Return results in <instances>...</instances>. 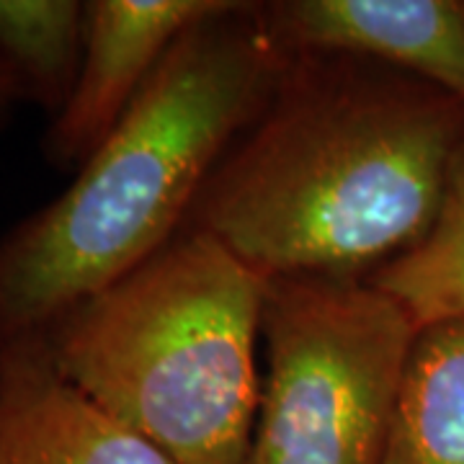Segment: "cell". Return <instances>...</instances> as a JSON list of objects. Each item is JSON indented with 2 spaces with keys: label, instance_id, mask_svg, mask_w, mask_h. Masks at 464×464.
<instances>
[{
  "label": "cell",
  "instance_id": "obj_10",
  "mask_svg": "<svg viewBox=\"0 0 464 464\" xmlns=\"http://www.w3.org/2000/svg\"><path fill=\"white\" fill-rule=\"evenodd\" d=\"M369 284L398 299L418 328L464 317V152L431 230Z\"/></svg>",
  "mask_w": 464,
  "mask_h": 464
},
{
  "label": "cell",
  "instance_id": "obj_7",
  "mask_svg": "<svg viewBox=\"0 0 464 464\" xmlns=\"http://www.w3.org/2000/svg\"><path fill=\"white\" fill-rule=\"evenodd\" d=\"M0 464H173L57 369L42 333L0 356Z\"/></svg>",
  "mask_w": 464,
  "mask_h": 464
},
{
  "label": "cell",
  "instance_id": "obj_3",
  "mask_svg": "<svg viewBox=\"0 0 464 464\" xmlns=\"http://www.w3.org/2000/svg\"><path fill=\"white\" fill-rule=\"evenodd\" d=\"M268 279L209 232H179L50 323L57 369L173 464H246Z\"/></svg>",
  "mask_w": 464,
  "mask_h": 464
},
{
  "label": "cell",
  "instance_id": "obj_2",
  "mask_svg": "<svg viewBox=\"0 0 464 464\" xmlns=\"http://www.w3.org/2000/svg\"><path fill=\"white\" fill-rule=\"evenodd\" d=\"M286 57L246 3L181 34L78 179L0 240V333L44 331L166 248Z\"/></svg>",
  "mask_w": 464,
  "mask_h": 464
},
{
  "label": "cell",
  "instance_id": "obj_12",
  "mask_svg": "<svg viewBox=\"0 0 464 464\" xmlns=\"http://www.w3.org/2000/svg\"><path fill=\"white\" fill-rule=\"evenodd\" d=\"M5 341H8V338H5V335L0 333V356H3V348H5Z\"/></svg>",
  "mask_w": 464,
  "mask_h": 464
},
{
  "label": "cell",
  "instance_id": "obj_1",
  "mask_svg": "<svg viewBox=\"0 0 464 464\" xmlns=\"http://www.w3.org/2000/svg\"><path fill=\"white\" fill-rule=\"evenodd\" d=\"M462 152L464 106L444 91L297 52L204 183L191 227L266 279L369 282L431 230Z\"/></svg>",
  "mask_w": 464,
  "mask_h": 464
},
{
  "label": "cell",
  "instance_id": "obj_11",
  "mask_svg": "<svg viewBox=\"0 0 464 464\" xmlns=\"http://www.w3.org/2000/svg\"><path fill=\"white\" fill-rule=\"evenodd\" d=\"M18 99H21V88H18L16 78L8 72V67L0 63V119L11 109V103Z\"/></svg>",
  "mask_w": 464,
  "mask_h": 464
},
{
  "label": "cell",
  "instance_id": "obj_6",
  "mask_svg": "<svg viewBox=\"0 0 464 464\" xmlns=\"http://www.w3.org/2000/svg\"><path fill=\"white\" fill-rule=\"evenodd\" d=\"M261 18L286 54L374 60L464 106V0H286Z\"/></svg>",
  "mask_w": 464,
  "mask_h": 464
},
{
  "label": "cell",
  "instance_id": "obj_8",
  "mask_svg": "<svg viewBox=\"0 0 464 464\" xmlns=\"http://www.w3.org/2000/svg\"><path fill=\"white\" fill-rule=\"evenodd\" d=\"M384 464H464V317L418 328Z\"/></svg>",
  "mask_w": 464,
  "mask_h": 464
},
{
  "label": "cell",
  "instance_id": "obj_4",
  "mask_svg": "<svg viewBox=\"0 0 464 464\" xmlns=\"http://www.w3.org/2000/svg\"><path fill=\"white\" fill-rule=\"evenodd\" d=\"M268 377L246 464H384L418 325L369 282L268 279Z\"/></svg>",
  "mask_w": 464,
  "mask_h": 464
},
{
  "label": "cell",
  "instance_id": "obj_9",
  "mask_svg": "<svg viewBox=\"0 0 464 464\" xmlns=\"http://www.w3.org/2000/svg\"><path fill=\"white\" fill-rule=\"evenodd\" d=\"M85 3L0 0V63L16 78L21 99L63 111L81 72Z\"/></svg>",
  "mask_w": 464,
  "mask_h": 464
},
{
  "label": "cell",
  "instance_id": "obj_5",
  "mask_svg": "<svg viewBox=\"0 0 464 464\" xmlns=\"http://www.w3.org/2000/svg\"><path fill=\"white\" fill-rule=\"evenodd\" d=\"M230 5L227 0L85 3L81 72L44 137V152L52 163L83 166L114 132L179 36Z\"/></svg>",
  "mask_w": 464,
  "mask_h": 464
}]
</instances>
